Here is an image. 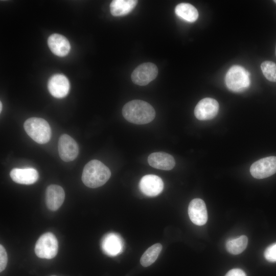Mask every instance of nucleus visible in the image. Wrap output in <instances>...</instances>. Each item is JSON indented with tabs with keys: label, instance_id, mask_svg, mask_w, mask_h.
<instances>
[{
	"label": "nucleus",
	"instance_id": "obj_1",
	"mask_svg": "<svg viewBox=\"0 0 276 276\" xmlns=\"http://www.w3.org/2000/svg\"><path fill=\"white\" fill-rule=\"evenodd\" d=\"M122 113L127 121L138 125L149 123L155 116L153 107L147 102L140 100L127 102L123 106Z\"/></svg>",
	"mask_w": 276,
	"mask_h": 276
},
{
	"label": "nucleus",
	"instance_id": "obj_2",
	"mask_svg": "<svg viewBox=\"0 0 276 276\" xmlns=\"http://www.w3.org/2000/svg\"><path fill=\"white\" fill-rule=\"evenodd\" d=\"M110 176L111 172L107 166L98 160L93 159L84 166L82 180L86 186L96 188L104 185Z\"/></svg>",
	"mask_w": 276,
	"mask_h": 276
},
{
	"label": "nucleus",
	"instance_id": "obj_3",
	"mask_svg": "<svg viewBox=\"0 0 276 276\" xmlns=\"http://www.w3.org/2000/svg\"><path fill=\"white\" fill-rule=\"evenodd\" d=\"M24 128L27 134L37 143H47L51 139L50 126L47 121L42 118H29L25 122Z\"/></svg>",
	"mask_w": 276,
	"mask_h": 276
},
{
	"label": "nucleus",
	"instance_id": "obj_4",
	"mask_svg": "<svg viewBox=\"0 0 276 276\" xmlns=\"http://www.w3.org/2000/svg\"><path fill=\"white\" fill-rule=\"evenodd\" d=\"M249 74L243 67L234 65L227 71L225 83L227 88L234 92H242L249 86Z\"/></svg>",
	"mask_w": 276,
	"mask_h": 276
},
{
	"label": "nucleus",
	"instance_id": "obj_5",
	"mask_svg": "<svg viewBox=\"0 0 276 276\" xmlns=\"http://www.w3.org/2000/svg\"><path fill=\"white\" fill-rule=\"evenodd\" d=\"M58 250V243L55 235L50 232L42 235L37 240L34 251L36 255L42 259L54 258Z\"/></svg>",
	"mask_w": 276,
	"mask_h": 276
},
{
	"label": "nucleus",
	"instance_id": "obj_6",
	"mask_svg": "<svg viewBox=\"0 0 276 276\" xmlns=\"http://www.w3.org/2000/svg\"><path fill=\"white\" fill-rule=\"evenodd\" d=\"M158 68L151 62L144 63L136 67L131 74L132 81L135 84L144 86L155 79Z\"/></svg>",
	"mask_w": 276,
	"mask_h": 276
},
{
	"label": "nucleus",
	"instance_id": "obj_7",
	"mask_svg": "<svg viewBox=\"0 0 276 276\" xmlns=\"http://www.w3.org/2000/svg\"><path fill=\"white\" fill-rule=\"evenodd\" d=\"M251 175L257 179L269 177L276 173V157H264L254 163L250 168Z\"/></svg>",
	"mask_w": 276,
	"mask_h": 276
},
{
	"label": "nucleus",
	"instance_id": "obj_8",
	"mask_svg": "<svg viewBox=\"0 0 276 276\" xmlns=\"http://www.w3.org/2000/svg\"><path fill=\"white\" fill-rule=\"evenodd\" d=\"M58 147L59 156L64 162L73 161L78 155V144L71 136L66 134L60 136Z\"/></svg>",
	"mask_w": 276,
	"mask_h": 276
},
{
	"label": "nucleus",
	"instance_id": "obj_9",
	"mask_svg": "<svg viewBox=\"0 0 276 276\" xmlns=\"http://www.w3.org/2000/svg\"><path fill=\"white\" fill-rule=\"evenodd\" d=\"M219 110L218 102L211 98L202 99L197 103L194 109V114L199 120H208L214 118Z\"/></svg>",
	"mask_w": 276,
	"mask_h": 276
},
{
	"label": "nucleus",
	"instance_id": "obj_10",
	"mask_svg": "<svg viewBox=\"0 0 276 276\" xmlns=\"http://www.w3.org/2000/svg\"><path fill=\"white\" fill-rule=\"evenodd\" d=\"M141 192L145 195L154 197L159 195L164 188V182L160 177L153 174L144 176L139 183Z\"/></svg>",
	"mask_w": 276,
	"mask_h": 276
},
{
	"label": "nucleus",
	"instance_id": "obj_11",
	"mask_svg": "<svg viewBox=\"0 0 276 276\" xmlns=\"http://www.w3.org/2000/svg\"><path fill=\"white\" fill-rule=\"evenodd\" d=\"M48 88L54 97L62 98L68 94L70 84L68 79L64 75L56 74L50 78Z\"/></svg>",
	"mask_w": 276,
	"mask_h": 276
},
{
	"label": "nucleus",
	"instance_id": "obj_12",
	"mask_svg": "<svg viewBox=\"0 0 276 276\" xmlns=\"http://www.w3.org/2000/svg\"><path fill=\"white\" fill-rule=\"evenodd\" d=\"M188 214L191 221L197 225H203L208 220V213L204 202L200 198L191 201L188 206Z\"/></svg>",
	"mask_w": 276,
	"mask_h": 276
},
{
	"label": "nucleus",
	"instance_id": "obj_13",
	"mask_svg": "<svg viewBox=\"0 0 276 276\" xmlns=\"http://www.w3.org/2000/svg\"><path fill=\"white\" fill-rule=\"evenodd\" d=\"M64 198V191L61 187L51 185L47 188L45 202L49 210L53 211L57 210L62 204Z\"/></svg>",
	"mask_w": 276,
	"mask_h": 276
},
{
	"label": "nucleus",
	"instance_id": "obj_14",
	"mask_svg": "<svg viewBox=\"0 0 276 276\" xmlns=\"http://www.w3.org/2000/svg\"><path fill=\"white\" fill-rule=\"evenodd\" d=\"M48 44L52 52L58 56H66L71 49V45L67 39L59 34L50 35L48 39Z\"/></svg>",
	"mask_w": 276,
	"mask_h": 276
},
{
	"label": "nucleus",
	"instance_id": "obj_15",
	"mask_svg": "<svg viewBox=\"0 0 276 276\" xmlns=\"http://www.w3.org/2000/svg\"><path fill=\"white\" fill-rule=\"evenodd\" d=\"M148 162L151 167L163 170H170L175 165L173 157L164 152L150 154L148 158Z\"/></svg>",
	"mask_w": 276,
	"mask_h": 276
},
{
	"label": "nucleus",
	"instance_id": "obj_16",
	"mask_svg": "<svg viewBox=\"0 0 276 276\" xmlns=\"http://www.w3.org/2000/svg\"><path fill=\"white\" fill-rule=\"evenodd\" d=\"M123 242L118 234L109 233L105 235L101 242V247L104 252L110 256H115L120 254L123 249Z\"/></svg>",
	"mask_w": 276,
	"mask_h": 276
},
{
	"label": "nucleus",
	"instance_id": "obj_17",
	"mask_svg": "<svg viewBox=\"0 0 276 276\" xmlns=\"http://www.w3.org/2000/svg\"><path fill=\"white\" fill-rule=\"evenodd\" d=\"M10 175L14 182L24 185L33 184L39 177L37 170L32 168H14L11 171Z\"/></svg>",
	"mask_w": 276,
	"mask_h": 276
},
{
	"label": "nucleus",
	"instance_id": "obj_18",
	"mask_svg": "<svg viewBox=\"0 0 276 276\" xmlns=\"http://www.w3.org/2000/svg\"><path fill=\"white\" fill-rule=\"evenodd\" d=\"M137 3L135 0H114L110 4V11L114 16H124L135 8Z\"/></svg>",
	"mask_w": 276,
	"mask_h": 276
},
{
	"label": "nucleus",
	"instance_id": "obj_19",
	"mask_svg": "<svg viewBox=\"0 0 276 276\" xmlns=\"http://www.w3.org/2000/svg\"><path fill=\"white\" fill-rule=\"evenodd\" d=\"M175 13L178 17L190 22L195 21L198 17V12L196 8L186 3L177 5L175 8Z\"/></svg>",
	"mask_w": 276,
	"mask_h": 276
},
{
	"label": "nucleus",
	"instance_id": "obj_20",
	"mask_svg": "<svg viewBox=\"0 0 276 276\" xmlns=\"http://www.w3.org/2000/svg\"><path fill=\"white\" fill-rule=\"evenodd\" d=\"M160 243H156L149 247L142 256L140 263L144 267H148L157 259L162 249Z\"/></svg>",
	"mask_w": 276,
	"mask_h": 276
},
{
	"label": "nucleus",
	"instance_id": "obj_21",
	"mask_svg": "<svg viewBox=\"0 0 276 276\" xmlns=\"http://www.w3.org/2000/svg\"><path fill=\"white\" fill-rule=\"evenodd\" d=\"M248 239L245 235L238 238L231 239L226 243L227 250L233 255H238L243 252L247 247Z\"/></svg>",
	"mask_w": 276,
	"mask_h": 276
},
{
	"label": "nucleus",
	"instance_id": "obj_22",
	"mask_svg": "<svg viewBox=\"0 0 276 276\" xmlns=\"http://www.w3.org/2000/svg\"><path fill=\"white\" fill-rule=\"evenodd\" d=\"M261 68L265 78L270 81L276 82V64L270 61H265Z\"/></svg>",
	"mask_w": 276,
	"mask_h": 276
},
{
	"label": "nucleus",
	"instance_id": "obj_23",
	"mask_svg": "<svg viewBox=\"0 0 276 276\" xmlns=\"http://www.w3.org/2000/svg\"><path fill=\"white\" fill-rule=\"evenodd\" d=\"M264 256L267 261L271 262H276V243L267 247L264 251Z\"/></svg>",
	"mask_w": 276,
	"mask_h": 276
},
{
	"label": "nucleus",
	"instance_id": "obj_24",
	"mask_svg": "<svg viewBox=\"0 0 276 276\" xmlns=\"http://www.w3.org/2000/svg\"><path fill=\"white\" fill-rule=\"evenodd\" d=\"M7 252L2 245H0V271H3L6 268L7 264Z\"/></svg>",
	"mask_w": 276,
	"mask_h": 276
},
{
	"label": "nucleus",
	"instance_id": "obj_25",
	"mask_svg": "<svg viewBox=\"0 0 276 276\" xmlns=\"http://www.w3.org/2000/svg\"><path fill=\"white\" fill-rule=\"evenodd\" d=\"M225 276H246L245 273L240 269L235 268L230 270Z\"/></svg>",
	"mask_w": 276,
	"mask_h": 276
},
{
	"label": "nucleus",
	"instance_id": "obj_26",
	"mask_svg": "<svg viewBox=\"0 0 276 276\" xmlns=\"http://www.w3.org/2000/svg\"><path fill=\"white\" fill-rule=\"evenodd\" d=\"M2 103L1 102H0V111H1V112L2 111Z\"/></svg>",
	"mask_w": 276,
	"mask_h": 276
},
{
	"label": "nucleus",
	"instance_id": "obj_27",
	"mask_svg": "<svg viewBox=\"0 0 276 276\" xmlns=\"http://www.w3.org/2000/svg\"><path fill=\"white\" fill-rule=\"evenodd\" d=\"M275 56H276V47H275Z\"/></svg>",
	"mask_w": 276,
	"mask_h": 276
},
{
	"label": "nucleus",
	"instance_id": "obj_28",
	"mask_svg": "<svg viewBox=\"0 0 276 276\" xmlns=\"http://www.w3.org/2000/svg\"><path fill=\"white\" fill-rule=\"evenodd\" d=\"M274 2H275V3H276V0H274Z\"/></svg>",
	"mask_w": 276,
	"mask_h": 276
},
{
	"label": "nucleus",
	"instance_id": "obj_29",
	"mask_svg": "<svg viewBox=\"0 0 276 276\" xmlns=\"http://www.w3.org/2000/svg\"><path fill=\"white\" fill-rule=\"evenodd\" d=\"M51 276H56V275H51Z\"/></svg>",
	"mask_w": 276,
	"mask_h": 276
}]
</instances>
